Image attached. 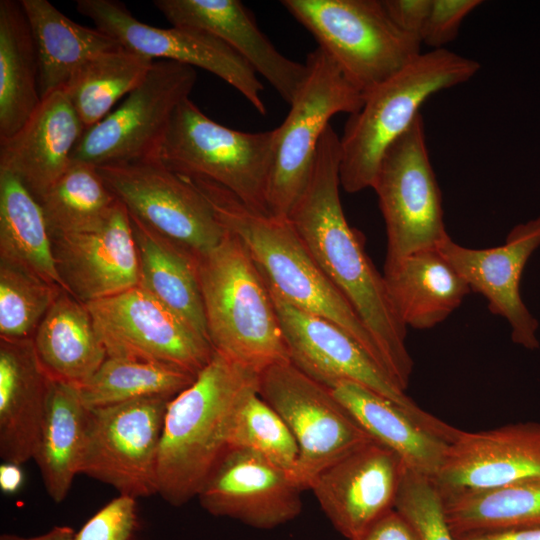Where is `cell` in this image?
Returning <instances> with one entry per match:
<instances>
[{
    "mask_svg": "<svg viewBox=\"0 0 540 540\" xmlns=\"http://www.w3.org/2000/svg\"><path fill=\"white\" fill-rule=\"evenodd\" d=\"M184 177L205 196L221 225L241 240L270 287L297 308L342 328L387 373L369 331L288 218L255 211L210 180Z\"/></svg>",
    "mask_w": 540,
    "mask_h": 540,
    "instance_id": "3957f363",
    "label": "cell"
},
{
    "mask_svg": "<svg viewBox=\"0 0 540 540\" xmlns=\"http://www.w3.org/2000/svg\"><path fill=\"white\" fill-rule=\"evenodd\" d=\"M39 63L20 1H0V142L13 137L41 103Z\"/></svg>",
    "mask_w": 540,
    "mask_h": 540,
    "instance_id": "4dcf8cb0",
    "label": "cell"
},
{
    "mask_svg": "<svg viewBox=\"0 0 540 540\" xmlns=\"http://www.w3.org/2000/svg\"><path fill=\"white\" fill-rule=\"evenodd\" d=\"M128 213L195 255L226 234L205 196L159 158L97 167Z\"/></svg>",
    "mask_w": 540,
    "mask_h": 540,
    "instance_id": "9a60e30c",
    "label": "cell"
},
{
    "mask_svg": "<svg viewBox=\"0 0 540 540\" xmlns=\"http://www.w3.org/2000/svg\"><path fill=\"white\" fill-rule=\"evenodd\" d=\"M20 3L37 51L41 99L63 90L95 57L123 47L98 28L74 22L47 0H20Z\"/></svg>",
    "mask_w": 540,
    "mask_h": 540,
    "instance_id": "4316f807",
    "label": "cell"
},
{
    "mask_svg": "<svg viewBox=\"0 0 540 540\" xmlns=\"http://www.w3.org/2000/svg\"><path fill=\"white\" fill-rule=\"evenodd\" d=\"M130 221L138 256V286L209 341L196 255L132 215Z\"/></svg>",
    "mask_w": 540,
    "mask_h": 540,
    "instance_id": "83f0119b",
    "label": "cell"
},
{
    "mask_svg": "<svg viewBox=\"0 0 540 540\" xmlns=\"http://www.w3.org/2000/svg\"><path fill=\"white\" fill-rule=\"evenodd\" d=\"M84 132L64 91H54L13 137L0 142V171L14 175L39 201L72 163Z\"/></svg>",
    "mask_w": 540,
    "mask_h": 540,
    "instance_id": "603a6c76",
    "label": "cell"
},
{
    "mask_svg": "<svg viewBox=\"0 0 540 540\" xmlns=\"http://www.w3.org/2000/svg\"><path fill=\"white\" fill-rule=\"evenodd\" d=\"M394 508L420 540H457L447 523L442 496L430 478L406 468Z\"/></svg>",
    "mask_w": 540,
    "mask_h": 540,
    "instance_id": "f35d334b",
    "label": "cell"
},
{
    "mask_svg": "<svg viewBox=\"0 0 540 540\" xmlns=\"http://www.w3.org/2000/svg\"><path fill=\"white\" fill-rule=\"evenodd\" d=\"M75 533L69 526H55L44 534L32 537L5 533L0 536V540H74Z\"/></svg>",
    "mask_w": 540,
    "mask_h": 540,
    "instance_id": "bcb514c9",
    "label": "cell"
},
{
    "mask_svg": "<svg viewBox=\"0 0 540 540\" xmlns=\"http://www.w3.org/2000/svg\"><path fill=\"white\" fill-rule=\"evenodd\" d=\"M136 525V499L119 495L75 533L74 540H130Z\"/></svg>",
    "mask_w": 540,
    "mask_h": 540,
    "instance_id": "ab89813d",
    "label": "cell"
},
{
    "mask_svg": "<svg viewBox=\"0 0 540 540\" xmlns=\"http://www.w3.org/2000/svg\"><path fill=\"white\" fill-rule=\"evenodd\" d=\"M352 540H420V538L408 520L394 508Z\"/></svg>",
    "mask_w": 540,
    "mask_h": 540,
    "instance_id": "7bdbcfd3",
    "label": "cell"
},
{
    "mask_svg": "<svg viewBox=\"0 0 540 540\" xmlns=\"http://www.w3.org/2000/svg\"><path fill=\"white\" fill-rule=\"evenodd\" d=\"M383 277L393 309L406 328L436 326L471 292L437 247L385 261Z\"/></svg>",
    "mask_w": 540,
    "mask_h": 540,
    "instance_id": "d4e9b609",
    "label": "cell"
},
{
    "mask_svg": "<svg viewBox=\"0 0 540 540\" xmlns=\"http://www.w3.org/2000/svg\"><path fill=\"white\" fill-rule=\"evenodd\" d=\"M50 237L88 232L101 226L118 203L97 167L74 162L38 201Z\"/></svg>",
    "mask_w": 540,
    "mask_h": 540,
    "instance_id": "836d02e7",
    "label": "cell"
},
{
    "mask_svg": "<svg viewBox=\"0 0 540 540\" xmlns=\"http://www.w3.org/2000/svg\"><path fill=\"white\" fill-rule=\"evenodd\" d=\"M196 267L214 351L259 374L290 362L265 279L241 240L226 230L216 247L196 255Z\"/></svg>",
    "mask_w": 540,
    "mask_h": 540,
    "instance_id": "277c9868",
    "label": "cell"
},
{
    "mask_svg": "<svg viewBox=\"0 0 540 540\" xmlns=\"http://www.w3.org/2000/svg\"><path fill=\"white\" fill-rule=\"evenodd\" d=\"M51 377L33 338L0 339V457L21 465L33 459Z\"/></svg>",
    "mask_w": 540,
    "mask_h": 540,
    "instance_id": "cb8c5ba5",
    "label": "cell"
},
{
    "mask_svg": "<svg viewBox=\"0 0 540 540\" xmlns=\"http://www.w3.org/2000/svg\"><path fill=\"white\" fill-rule=\"evenodd\" d=\"M457 540H540V525L455 535Z\"/></svg>",
    "mask_w": 540,
    "mask_h": 540,
    "instance_id": "ee69618b",
    "label": "cell"
},
{
    "mask_svg": "<svg viewBox=\"0 0 540 540\" xmlns=\"http://www.w3.org/2000/svg\"><path fill=\"white\" fill-rule=\"evenodd\" d=\"M306 78L277 127V141L266 189L268 214L287 218L303 193L318 143L337 113H356L363 94L321 48L308 53Z\"/></svg>",
    "mask_w": 540,
    "mask_h": 540,
    "instance_id": "ba28073f",
    "label": "cell"
},
{
    "mask_svg": "<svg viewBox=\"0 0 540 540\" xmlns=\"http://www.w3.org/2000/svg\"><path fill=\"white\" fill-rule=\"evenodd\" d=\"M405 469L395 453L371 441L322 470L309 489L333 527L352 540L394 509Z\"/></svg>",
    "mask_w": 540,
    "mask_h": 540,
    "instance_id": "ffe728a7",
    "label": "cell"
},
{
    "mask_svg": "<svg viewBox=\"0 0 540 540\" xmlns=\"http://www.w3.org/2000/svg\"><path fill=\"white\" fill-rule=\"evenodd\" d=\"M196 80L191 66L154 61L124 102L84 132L72 161L101 167L159 158L173 114L189 98Z\"/></svg>",
    "mask_w": 540,
    "mask_h": 540,
    "instance_id": "9c48e42d",
    "label": "cell"
},
{
    "mask_svg": "<svg viewBox=\"0 0 540 540\" xmlns=\"http://www.w3.org/2000/svg\"><path fill=\"white\" fill-rule=\"evenodd\" d=\"M195 379L169 365L106 357L79 390L85 406L92 409L148 397L172 399Z\"/></svg>",
    "mask_w": 540,
    "mask_h": 540,
    "instance_id": "d590c367",
    "label": "cell"
},
{
    "mask_svg": "<svg viewBox=\"0 0 540 540\" xmlns=\"http://www.w3.org/2000/svg\"><path fill=\"white\" fill-rule=\"evenodd\" d=\"M229 448L254 451L295 477L299 459L295 438L258 391L248 395L237 408L230 429Z\"/></svg>",
    "mask_w": 540,
    "mask_h": 540,
    "instance_id": "74e56055",
    "label": "cell"
},
{
    "mask_svg": "<svg viewBox=\"0 0 540 540\" xmlns=\"http://www.w3.org/2000/svg\"><path fill=\"white\" fill-rule=\"evenodd\" d=\"M266 284L290 362L296 368L327 388L341 381L365 386L397 404L446 441L455 438L459 429L420 408L347 332L324 318L297 308Z\"/></svg>",
    "mask_w": 540,
    "mask_h": 540,
    "instance_id": "30bf717a",
    "label": "cell"
},
{
    "mask_svg": "<svg viewBox=\"0 0 540 540\" xmlns=\"http://www.w3.org/2000/svg\"><path fill=\"white\" fill-rule=\"evenodd\" d=\"M303 490L293 474L260 454L228 448L197 497L201 506L214 516L270 529L301 513Z\"/></svg>",
    "mask_w": 540,
    "mask_h": 540,
    "instance_id": "e0dca14e",
    "label": "cell"
},
{
    "mask_svg": "<svg viewBox=\"0 0 540 540\" xmlns=\"http://www.w3.org/2000/svg\"><path fill=\"white\" fill-rule=\"evenodd\" d=\"M154 60L121 47L84 65L63 89L85 131L105 118L115 103L146 77Z\"/></svg>",
    "mask_w": 540,
    "mask_h": 540,
    "instance_id": "d6a6232c",
    "label": "cell"
},
{
    "mask_svg": "<svg viewBox=\"0 0 540 540\" xmlns=\"http://www.w3.org/2000/svg\"><path fill=\"white\" fill-rule=\"evenodd\" d=\"M24 476L20 465L3 462L0 466V488L6 494L17 492L23 484Z\"/></svg>",
    "mask_w": 540,
    "mask_h": 540,
    "instance_id": "f6af8a7d",
    "label": "cell"
},
{
    "mask_svg": "<svg viewBox=\"0 0 540 540\" xmlns=\"http://www.w3.org/2000/svg\"><path fill=\"white\" fill-rule=\"evenodd\" d=\"M481 3L480 0H432L421 42L433 50L445 48L457 37L464 18Z\"/></svg>",
    "mask_w": 540,
    "mask_h": 540,
    "instance_id": "60d3db41",
    "label": "cell"
},
{
    "mask_svg": "<svg viewBox=\"0 0 540 540\" xmlns=\"http://www.w3.org/2000/svg\"><path fill=\"white\" fill-rule=\"evenodd\" d=\"M432 481L442 496L540 481V423L459 430Z\"/></svg>",
    "mask_w": 540,
    "mask_h": 540,
    "instance_id": "d6986e66",
    "label": "cell"
},
{
    "mask_svg": "<svg viewBox=\"0 0 540 540\" xmlns=\"http://www.w3.org/2000/svg\"><path fill=\"white\" fill-rule=\"evenodd\" d=\"M387 234L385 261L436 247L448 233L421 113L384 153L371 186Z\"/></svg>",
    "mask_w": 540,
    "mask_h": 540,
    "instance_id": "7c38bea8",
    "label": "cell"
},
{
    "mask_svg": "<svg viewBox=\"0 0 540 540\" xmlns=\"http://www.w3.org/2000/svg\"><path fill=\"white\" fill-rule=\"evenodd\" d=\"M369 437L395 453L405 467L433 480L449 442L430 431L394 402L352 381L329 388Z\"/></svg>",
    "mask_w": 540,
    "mask_h": 540,
    "instance_id": "484cf974",
    "label": "cell"
},
{
    "mask_svg": "<svg viewBox=\"0 0 540 540\" xmlns=\"http://www.w3.org/2000/svg\"><path fill=\"white\" fill-rule=\"evenodd\" d=\"M382 3L400 30L421 42L432 0H382Z\"/></svg>",
    "mask_w": 540,
    "mask_h": 540,
    "instance_id": "b9f144b4",
    "label": "cell"
},
{
    "mask_svg": "<svg viewBox=\"0 0 540 540\" xmlns=\"http://www.w3.org/2000/svg\"><path fill=\"white\" fill-rule=\"evenodd\" d=\"M88 413L78 385L51 378L33 459L55 503L66 498L74 477L79 474Z\"/></svg>",
    "mask_w": 540,
    "mask_h": 540,
    "instance_id": "f546056e",
    "label": "cell"
},
{
    "mask_svg": "<svg viewBox=\"0 0 540 540\" xmlns=\"http://www.w3.org/2000/svg\"><path fill=\"white\" fill-rule=\"evenodd\" d=\"M479 69L473 59L432 49L365 94L340 138L341 187L348 193L371 188L384 153L412 125L423 103L469 81Z\"/></svg>",
    "mask_w": 540,
    "mask_h": 540,
    "instance_id": "5b68a950",
    "label": "cell"
},
{
    "mask_svg": "<svg viewBox=\"0 0 540 540\" xmlns=\"http://www.w3.org/2000/svg\"><path fill=\"white\" fill-rule=\"evenodd\" d=\"M107 357L160 363L194 376L210 362V342L140 286L86 303Z\"/></svg>",
    "mask_w": 540,
    "mask_h": 540,
    "instance_id": "5bb4252c",
    "label": "cell"
},
{
    "mask_svg": "<svg viewBox=\"0 0 540 540\" xmlns=\"http://www.w3.org/2000/svg\"><path fill=\"white\" fill-rule=\"evenodd\" d=\"M258 393L295 438V477L304 490L322 470L373 441L329 388L291 362L261 372Z\"/></svg>",
    "mask_w": 540,
    "mask_h": 540,
    "instance_id": "8fae6325",
    "label": "cell"
},
{
    "mask_svg": "<svg viewBox=\"0 0 540 540\" xmlns=\"http://www.w3.org/2000/svg\"><path fill=\"white\" fill-rule=\"evenodd\" d=\"M540 246V215L514 226L504 244L487 249L459 245L446 236L436 247L467 282L484 296L489 310L506 319L512 341L528 350L540 347L538 320L525 305L520 280L526 263Z\"/></svg>",
    "mask_w": 540,
    "mask_h": 540,
    "instance_id": "ac0fdd59",
    "label": "cell"
},
{
    "mask_svg": "<svg viewBox=\"0 0 540 540\" xmlns=\"http://www.w3.org/2000/svg\"><path fill=\"white\" fill-rule=\"evenodd\" d=\"M78 12L124 48L151 59L170 60L201 68L218 76L261 114L267 113L264 87L252 67L231 47L210 33L192 27H155L135 18L123 3L77 0Z\"/></svg>",
    "mask_w": 540,
    "mask_h": 540,
    "instance_id": "2e32d148",
    "label": "cell"
},
{
    "mask_svg": "<svg viewBox=\"0 0 540 540\" xmlns=\"http://www.w3.org/2000/svg\"><path fill=\"white\" fill-rule=\"evenodd\" d=\"M62 290L25 267L0 259V339L32 338Z\"/></svg>",
    "mask_w": 540,
    "mask_h": 540,
    "instance_id": "8d00e7d4",
    "label": "cell"
},
{
    "mask_svg": "<svg viewBox=\"0 0 540 540\" xmlns=\"http://www.w3.org/2000/svg\"><path fill=\"white\" fill-rule=\"evenodd\" d=\"M442 499L454 535L540 525V481L452 494Z\"/></svg>",
    "mask_w": 540,
    "mask_h": 540,
    "instance_id": "e575fe53",
    "label": "cell"
},
{
    "mask_svg": "<svg viewBox=\"0 0 540 540\" xmlns=\"http://www.w3.org/2000/svg\"><path fill=\"white\" fill-rule=\"evenodd\" d=\"M148 397L89 409L79 473L133 498L157 494V459L167 405Z\"/></svg>",
    "mask_w": 540,
    "mask_h": 540,
    "instance_id": "4fadbf2b",
    "label": "cell"
},
{
    "mask_svg": "<svg viewBox=\"0 0 540 540\" xmlns=\"http://www.w3.org/2000/svg\"><path fill=\"white\" fill-rule=\"evenodd\" d=\"M154 5L172 26L197 28L223 41L291 104L306 78V65L281 54L242 2L155 0Z\"/></svg>",
    "mask_w": 540,
    "mask_h": 540,
    "instance_id": "7402d4cb",
    "label": "cell"
},
{
    "mask_svg": "<svg viewBox=\"0 0 540 540\" xmlns=\"http://www.w3.org/2000/svg\"><path fill=\"white\" fill-rule=\"evenodd\" d=\"M33 343L55 380L82 385L107 357L85 303L62 290L39 323Z\"/></svg>",
    "mask_w": 540,
    "mask_h": 540,
    "instance_id": "f1b7e54d",
    "label": "cell"
},
{
    "mask_svg": "<svg viewBox=\"0 0 540 540\" xmlns=\"http://www.w3.org/2000/svg\"><path fill=\"white\" fill-rule=\"evenodd\" d=\"M340 159V137L329 125L318 143L308 183L287 218L369 331L388 375L406 391L414 365L406 345L407 328L393 309L383 275L365 251L364 236L345 217Z\"/></svg>",
    "mask_w": 540,
    "mask_h": 540,
    "instance_id": "6da1fadb",
    "label": "cell"
},
{
    "mask_svg": "<svg viewBox=\"0 0 540 540\" xmlns=\"http://www.w3.org/2000/svg\"><path fill=\"white\" fill-rule=\"evenodd\" d=\"M363 94L411 63L421 42L400 30L382 0H283Z\"/></svg>",
    "mask_w": 540,
    "mask_h": 540,
    "instance_id": "52a82bcc",
    "label": "cell"
},
{
    "mask_svg": "<svg viewBox=\"0 0 540 540\" xmlns=\"http://www.w3.org/2000/svg\"><path fill=\"white\" fill-rule=\"evenodd\" d=\"M259 373L214 351L195 381L166 409L157 459V494L181 506L200 492L229 448L241 402L258 391Z\"/></svg>",
    "mask_w": 540,
    "mask_h": 540,
    "instance_id": "7a4b0ae2",
    "label": "cell"
},
{
    "mask_svg": "<svg viewBox=\"0 0 540 540\" xmlns=\"http://www.w3.org/2000/svg\"><path fill=\"white\" fill-rule=\"evenodd\" d=\"M277 129L243 132L215 122L189 98L175 110L159 159L175 173L210 180L268 214L266 189Z\"/></svg>",
    "mask_w": 540,
    "mask_h": 540,
    "instance_id": "8992f818",
    "label": "cell"
},
{
    "mask_svg": "<svg viewBox=\"0 0 540 540\" xmlns=\"http://www.w3.org/2000/svg\"><path fill=\"white\" fill-rule=\"evenodd\" d=\"M63 288L83 303L139 284V266L130 215L118 200L97 229L51 238Z\"/></svg>",
    "mask_w": 540,
    "mask_h": 540,
    "instance_id": "44dd1931",
    "label": "cell"
},
{
    "mask_svg": "<svg viewBox=\"0 0 540 540\" xmlns=\"http://www.w3.org/2000/svg\"><path fill=\"white\" fill-rule=\"evenodd\" d=\"M0 259L21 265L63 288L41 206L14 175L5 171H0Z\"/></svg>",
    "mask_w": 540,
    "mask_h": 540,
    "instance_id": "1f68e13d",
    "label": "cell"
}]
</instances>
